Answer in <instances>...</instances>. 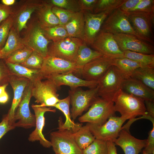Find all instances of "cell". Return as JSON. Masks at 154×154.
<instances>
[{
	"label": "cell",
	"instance_id": "6da1fadb",
	"mask_svg": "<svg viewBox=\"0 0 154 154\" xmlns=\"http://www.w3.org/2000/svg\"><path fill=\"white\" fill-rule=\"evenodd\" d=\"M112 101L115 112H119L121 116L129 120L147 114L143 100L121 89L115 95Z\"/></svg>",
	"mask_w": 154,
	"mask_h": 154
},
{
	"label": "cell",
	"instance_id": "7a4b0ae2",
	"mask_svg": "<svg viewBox=\"0 0 154 154\" xmlns=\"http://www.w3.org/2000/svg\"><path fill=\"white\" fill-rule=\"evenodd\" d=\"M22 38L25 46L32 49L43 58L48 55V47L52 41L43 34L42 29L35 17H33L24 30Z\"/></svg>",
	"mask_w": 154,
	"mask_h": 154
},
{
	"label": "cell",
	"instance_id": "3957f363",
	"mask_svg": "<svg viewBox=\"0 0 154 154\" xmlns=\"http://www.w3.org/2000/svg\"><path fill=\"white\" fill-rule=\"evenodd\" d=\"M126 78L124 74L117 67L112 65L98 81L97 86L98 96L113 101L115 95L121 89Z\"/></svg>",
	"mask_w": 154,
	"mask_h": 154
},
{
	"label": "cell",
	"instance_id": "277c9868",
	"mask_svg": "<svg viewBox=\"0 0 154 154\" xmlns=\"http://www.w3.org/2000/svg\"><path fill=\"white\" fill-rule=\"evenodd\" d=\"M62 119L60 117L58 130L50 134V143L53 150L58 154H82V151L76 143L73 133L62 127Z\"/></svg>",
	"mask_w": 154,
	"mask_h": 154
},
{
	"label": "cell",
	"instance_id": "5b68a950",
	"mask_svg": "<svg viewBox=\"0 0 154 154\" xmlns=\"http://www.w3.org/2000/svg\"><path fill=\"white\" fill-rule=\"evenodd\" d=\"M114 105L113 101L98 97L88 111L79 118L78 120L81 123L103 124L110 117L115 116Z\"/></svg>",
	"mask_w": 154,
	"mask_h": 154
},
{
	"label": "cell",
	"instance_id": "8992f818",
	"mask_svg": "<svg viewBox=\"0 0 154 154\" xmlns=\"http://www.w3.org/2000/svg\"><path fill=\"white\" fill-rule=\"evenodd\" d=\"M98 93V86L86 90L80 87L70 89L69 96L71 105V116L73 120L91 106L99 97Z\"/></svg>",
	"mask_w": 154,
	"mask_h": 154
},
{
	"label": "cell",
	"instance_id": "52a82bcc",
	"mask_svg": "<svg viewBox=\"0 0 154 154\" xmlns=\"http://www.w3.org/2000/svg\"><path fill=\"white\" fill-rule=\"evenodd\" d=\"M33 83L32 97L40 106L53 107L60 100L57 92L58 88L52 80L46 79Z\"/></svg>",
	"mask_w": 154,
	"mask_h": 154
},
{
	"label": "cell",
	"instance_id": "ba28073f",
	"mask_svg": "<svg viewBox=\"0 0 154 154\" xmlns=\"http://www.w3.org/2000/svg\"><path fill=\"white\" fill-rule=\"evenodd\" d=\"M33 86V83L30 81L25 88L16 110L13 119L16 127L29 129L35 126V116L31 113L29 107Z\"/></svg>",
	"mask_w": 154,
	"mask_h": 154
},
{
	"label": "cell",
	"instance_id": "9c48e42d",
	"mask_svg": "<svg viewBox=\"0 0 154 154\" xmlns=\"http://www.w3.org/2000/svg\"><path fill=\"white\" fill-rule=\"evenodd\" d=\"M130 21L119 8L114 11L105 20L101 30L113 34L125 33L131 34L142 40L136 32Z\"/></svg>",
	"mask_w": 154,
	"mask_h": 154
},
{
	"label": "cell",
	"instance_id": "30bf717a",
	"mask_svg": "<svg viewBox=\"0 0 154 154\" xmlns=\"http://www.w3.org/2000/svg\"><path fill=\"white\" fill-rule=\"evenodd\" d=\"M128 119L127 117L121 116H113L101 125L89 123L86 124L96 138L113 141L118 137L123 124Z\"/></svg>",
	"mask_w": 154,
	"mask_h": 154
},
{
	"label": "cell",
	"instance_id": "8fae6325",
	"mask_svg": "<svg viewBox=\"0 0 154 154\" xmlns=\"http://www.w3.org/2000/svg\"><path fill=\"white\" fill-rule=\"evenodd\" d=\"M83 42L80 39L69 37L52 42L48 45L47 55L74 62L78 50Z\"/></svg>",
	"mask_w": 154,
	"mask_h": 154
},
{
	"label": "cell",
	"instance_id": "7c38bea8",
	"mask_svg": "<svg viewBox=\"0 0 154 154\" xmlns=\"http://www.w3.org/2000/svg\"><path fill=\"white\" fill-rule=\"evenodd\" d=\"M43 3L44 0H22L17 3L14 8H13V26L19 35L27 28L28 21L32 13Z\"/></svg>",
	"mask_w": 154,
	"mask_h": 154
},
{
	"label": "cell",
	"instance_id": "4fadbf2b",
	"mask_svg": "<svg viewBox=\"0 0 154 154\" xmlns=\"http://www.w3.org/2000/svg\"><path fill=\"white\" fill-rule=\"evenodd\" d=\"M106 57L114 59L123 57V52L120 49L114 35L100 30L90 46Z\"/></svg>",
	"mask_w": 154,
	"mask_h": 154
},
{
	"label": "cell",
	"instance_id": "5bb4252c",
	"mask_svg": "<svg viewBox=\"0 0 154 154\" xmlns=\"http://www.w3.org/2000/svg\"><path fill=\"white\" fill-rule=\"evenodd\" d=\"M114 10L106 11L98 14L83 12L85 19L83 40L87 45L91 46L92 44L104 21Z\"/></svg>",
	"mask_w": 154,
	"mask_h": 154
},
{
	"label": "cell",
	"instance_id": "9a60e30c",
	"mask_svg": "<svg viewBox=\"0 0 154 154\" xmlns=\"http://www.w3.org/2000/svg\"><path fill=\"white\" fill-rule=\"evenodd\" d=\"M40 72L44 79L50 75L69 72L78 73L75 63L58 57L47 56L44 58Z\"/></svg>",
	"mask_w": 154,
	"mask_h": 154
},
{
	"label": "cell",
	"instance_id": "2e32d148",
	"mask_svg": "<svg viewBox=\"0 0 154 154\" xmlns=\"http://www.w3.org/2000/svg\"><path fill=\"white\" fill-rule=\"evenodd\" d=\"M112 65V59L102 56L86 63L78 73L84 80L98 81Z\"/></svg>",
	"mask_w": 154,
	"mask_h": 154
},
{
	"label": "cell",
	"instance_id": "e0dca14e",
	"mask_svg": "<svg viewBox=\"0 0 154 154\" xmlns=\"http://www.w3.org/2000/svg\"><path fill=\"white\" fill-rule=\"evenodd\" d=\"M120 50L122 51L129 50L146 54H153L154 46L133 35L127 34H113Z\"/></svg>",
	"mask_w": 154,
	"mask_h": 154
},
{
	"label": "cell",
	"instance_id": "ac0fdd59",
	"mask_svg": "<svg viewBox=\"0 0 154 154\" xmlns=\"http://www.w3.org/2000/svg\"><path fill=\"white\" fill-rule=\"evenodd\" d=\"M125 13L132 23L134 30L142 40L153 44V28L154 15Z\"/></svg>",
	"mask_w": 154,
	"mask_h": 154
},
{
	"label": "cell",
	"instance_id": "d6986e66",
	"mask_svg": "<svg viewBox=\"0 0 154 154\" xmlns=\"http://www.w3.org/2000/svg\"><path fill=\"white\" fill-rule=\"evenodd\" d=\"M32 108L34 111L36 117L35 129L29 135L28 139L31 142L39 141L44 147L48 148L52 146L50 142L47 140L42 133V131L45 125L44 114L46 112H55V109L50 107L40 106L37 104H32Z\"/></svg>",
	"mask_w": 154,
	"mask_h": 154
},
{
	"label": "cell",
	"instance_id": "ffe728a7",
	"mask_svg": "<svg viewBox=\"0 0 154 154\" xmlns=\"http://www.w3.org/2000/svg\"><path fill=\"white\" fill-rule=\"evenodd\" d=\"M113 142L122 149L125 154H139L145 146L147 139H137L130 132L122 129L118 137Z\"/></svg>",
	"mask_w": 154,
	"mask_h": 154
},
{
	"label": "cell",
	"instance_id": "44dd1931",
	"mask_svg": "<svg viewBox=\"0 0 154 154\" xmlns=\"http://www.w3.org/2000/svg\"><path fill=\"white\" fill-rule=\"evenodd\" d=\"M44 79H48L53 81L58 88L62 85L69 86L70 89L81 87L92 88L96 87L98 81H88L80 78L72 72L55 74L46 76Z\"/></svg>",
	"mask_w": 154,
	"mask_h": 154
},
{
	"label": "cell",
	"instance_id": "7402d4cb",
	"mask_svg": "<svg viewBox=\"0 0 154 154\" xmlns=\"http://www.w3.org/2000/svg\"><path fill=\"white\" fill-rule=\"evenodd\" d=\"M30 81L25 77L11 74L10 76L9 83L13 90L14 96L11 107L7 115L9 120L13 123V118L16 110L21 99L24 90Z\"/></svg>",
	"mask_w": 154,
	"mask_h": 154
},
{
	"label": "cell",
	"instance_id": "603a6c76",
	"mask_svg": "<svg viewBox=\"0 0 154 154\" xmlns=\"http://www.w3.org/2000/svg\"><path fill=\"white\" fill-rule=\"evenodd\" d=\"M121 89L143 100L154 101V90L131 77L126 78Z\"/></svg>",
	"mask_w": 154,
	"mask_h": 154
},
{
	"label": "cell",
	"instance_id": "cb8c5ba5",
	"mask_svg": "<svg viewBox=\"0 0 154 154\" xmlns=\"http://www.w3.org/2000/svg\"><path fill=\"white\" fill-rule=\"evenodd\" d=\"M52 7L44 0L43 4L35 11V17L41 27L60 25L58 19L52 11Z\"/></svg>",
	"mask_w": 154,
	"mask_h": 154
},
{
	"label": "cell",
	"instance_id": "d4e9b609",
	"mask_svg": "<svg viewBox=\"0 0 154 154\" xmlns=\"http://www.w3.org/2000/svg\"><path fill=\"white\" fill-rule=\"evenodd\" d=\"M25 47L22 38L13 26L5 45L0 50L1 59L5 60L14 52Z\"/></svg>",
	"mask_w": 154,
	"mask_h": 154
},
{
	"label": "cell",
	"instance_id": "484cf974",
	"mask_svg": "<svg viewBox=\"0 0 154 154\" xmlns=\"http://www.w3.org/2000/svg\"><path fill=\"white\" fill-rule=\"evenodd\" d=\"M84 25V13L81 11L76 13L64 27L68 37L78 38L83 40Z\"/></svg>",
	"mask_w": 154,
	"mask_h": 154
},
{
	"label": "cell",
	"instance_id": "4316f807",
	"mask_svg": "<svg viewBox=\"0 0 154 154\" xmlns=\"http://www.w3.org/2000/svg\"><path fill=\"white\" fill-rule=\"evenodd\" d=\"M70 97L68 96L63 99H60L59 101L54 105L53 107L61 111L65 115L66 119L64 123L62 122V127L74 133L80 128L82 124V123H75L71 119L70 110Z\"/></svg>",
	"mask_w": 154,
	"mask_h": 154
},
{
	"label": "cell",
	"instance_id": "83f0119b",
	"mask_svg": "<svg viewBox=\"0 0 154 154\" xmlns=\"http://www.w3.org/2000/svg\"><path fill=\"white\" fill-rule=\"evenodd\" d=\"M5 63L11 74L26 78L33 83L44 79L40 70L30 69L20 64Z\"/></svg>",
	"mask_w": 154,
	"mask_h": 154
},
{
	"label": "cell",
	"instance_id": "f1b7e54d",
	"mask_svg": "<svg viewBox=\"0 0 154 154\" xmlns=\"http://www.w3.org/2000/svg\"><path fill=\"white\" fill-rule=\"evenodd\" d=\"M84 42L80 46L74 61L78 72L86 63L91 60L102 56L98 52L91 49Z\"/></svg>",
	"mask_w": 154,
	"mask_h": 154
},
{
	"label": "cell",
	"instance_id": "f546056e",
	"mask_svg": "<svg viewBox=\"0 0 154 154\" xmlns=\"http://www.w3.org/2000/svg\"><path fill=\"white\" fill-rule=\"evenodd\" d=\"M112 65L115 66L125 77H131L134 71L140 67H146L143 65L126 58L112 59Z\"/></svg>",
	"mask_w": 154,
	"mask_h": 154
},
{
	"label": "cell",
	"instance_id": "4dcf8cb0",
	"mask_svg": "<svg viewBox=\"0 0 154 154\" xmlns=\"http://www.w3.org/2000/svg\"><path fill=\"white\" fill-rule=\"evenodd\" d=\"M131 77L140 81L154 90V67L139 68L134 71Z\"/></svg>",
	"mask_w": 154,
	"mask_h": 154
},
{
	"label": "cell",
	"instance_id": "1f68e13d",
	"mask_svg": "<svg viewBox=\"0 0 154 154\" xmlns=\"http://www.w3.org/2000/svg\"><path fill=\"white\" fill-rule=\"evenodd\" d=\"M73 136L76 144L82 150L88 147L96 139L87 124L73 133Z\"/></svg>",
	"mask_w": 154,
	"mask_h": 154
},
{
	"label": "cell",
	"instance_id": "d6a6232c",
	"mask_svg": "<svg viewBox=\"0 0 154 154\" xmlns=\"http://www.w3.org/2000/svg\"><path fill=\"white\" fill-rule=\"evenodd\" d=\"M123 57L139 63L145 66L154 67V54H146L129 50L123 51Z\"/></svg>",
	"mask_w": 154,
	"mask_h": 154
},
{
	"label": "cell",
	"instance_id": "836d02e7",
	"mask_svg": "<svg viewBox=\"0 0 154 154\" xmlns=\"http://www.w3.org/2000/svg\"><path fill=\"white\" fill-rule=\"evenodd\" d=\"M41 28L45 37L48 40L53 42L58 41L68 37L64 26L59 25Z\"/></svg>",
	"mask_w": 154,
	"mask_h": 154
},
{
	"label": "cell",
	"instance_id": "e575fe53",
	"mask_svg": "<svg viewBox=\"0 0 154 154\" xmlns=\"http://www.w3.org/2000/svg\"><path fill=\"white\" fill-rule=\"evenodd\" d=\"M125 0H98L93 13L98 14L105 11L114 10L119 8Z\"/></svg>",
	"mask_w": 154,
	"mask_h": 154
},
{
	"label": "cell",
	"instance_id": "d590c367",
	"mask_svg": "<svg viewBox=\"0 0 154 154\" xmlns=\"http://www.w3.org/2000/svg\"><path fill=\"white\" fill-rule=\"evenodd\" d=\"M82 151V154H108L107 141L96 138Z\"/></svg>",
	"mask_w": 154,
	"mask_h": 154
},
{
	"label": "cell",
	"instance_id": "8d00e7d4",
	"mask_svg": "<svg viewBox=\"0 0 154 154\" xmlns=\"http://www.w3.org/2000/svg\"><path fill=\"white\" fill-rule=\"evenodd\" d=\"M33 52L32 49L25 47L14 52L4 60L5 63L20 64L24 62Z\"/></svg>",
	"mask_w": 154,
	"mask_h": 154
},
{
	"label": "cell",
	"instance_id": "74e56055",
	"mask_svg": "<svg viewBox=\"0 0 154 154\" xmlns=\"http://www.w3.org/2000/svg\"><path fill=\"white\" fill-rule=\"evenodd\" d=\"M125 13L154 15V0H141L134 8Z\"/></svg>",
	"mask_w": 154,
	"mask_h": 154
},
{
	"label": "cell",
	"instance_id": "f35d334b",
	"mask_svg": "<svg viewBox=\"0 0 154 154\" xmlns=\"http://www.w3.org/2000/svg\"><path fill=\"white\" fill-rule=\"evenodd\" d=\"M45 1L52 7L60 8L74 13L81 11L78 0H48Z\"/></svg>",
	"mask_w": 154,
	"mask_h": 154
},
{
	"label": "cell",
	"instance_id": "ab89813d",
	"mask_svg": "<svg viewBox=\"0 0 154 154\" xmlns=\"http://www.w3.org/2000/svg\"><path fill=\"white\" fill-rule=\"evenodd\" d=\"M13 23L14 17L12 14L0 25V50L5 45Z\"/></svg>",
	"mask_w": 154,
	"mask_h": 154
},
{
	"label": "cell",
	"instance_id": "60d3db41",
	"mask_svg": "<svg viewBox=\"0 0 154 154\" xmlns=\"http://www.w3.org/2000/svg\"><path fill=\"white\" fill-rule=\"evenodd\" d=\"M43 60L42 56L33 51L24 62L20 64L30 69L40 70Z\"/></svg>",
	"mask_w": 154,
	"mask_h": 154
},
{
	"label": "cell",
	"instance_id": "b9f144b4",
	"mask_svg": "<svg viewBox=\"0 0 154 154\" xmlns=\"http://www.w3.org/2000/svg\"><path fill=\"white\" fill-rule=\"evenodd\" d=\"M52 11L58 19L60 25L64 26L71 20L76 13L54 6L52 7Z\"/></svg>",
	"mask_w": 154,
	"mask_h": 154
},
{
	"label": "cell",
	"instance_id": "7bdbcfd3",
	"mask_svg": "<svg viewBox=\"0 0 154 154\" xmlns=\"http://www.w3.org/2000/svg\"><path fill=\"white\" fill-rule=\"evenodd\" d=\"M11 74L4 60H0V86L9 84Z\"/></svg>",
	"mask_w": 154,
	"mask_h": 154
},
{
	"label": "cell",
	"instance_id": "ee69618b",
	"mask_svg": "<svg viewBox=\"0 0 154 154\" xmlns=\"http://www.w3.org/2000/svg\"><path fill=\"white\" fill-rule=\"evenodd\" d=\"M15 127L14 124L9 119L7 114L4 115L0 123V139L6 133Z\"/></svg>",
	"mask_w": 154,
	"mask_h": 154
},
{
	"label": "cell",
	"instance_id": "f6af8a7d",
	"mask_svg": "<svg viewBox=\"0 0 154 154\" xmlns=\"http://www.w3.org/2000/svg\"><path fill=\"white\" fill-rule=\"evenodd\" d=\"M98 0H78L81 11L93 13L94 9Z\"/></svg>",
	"mask_w": 154,
	"mask_h": 154
},
{
	"label": "cell",
	"instance_id": "bcb514c9",
	"mask_svg": "<svg viewBox=\"0 0 154 154\" xmlns=\"http://www.w3.org/2000/svg\"><path fill=\"white\" fill-rule=\"evenodd\" d=\"M143 151L149 154H154V125L149 132L146 145Z\"/></svg>",
	"mask_w": 154,
	"mask_h": 154
},
{
	"label": "cell",
	"instance_id": "7dc6e473",
	"mask_svg": "<svg viewBox=\"0 0 154 154\" xmlns=\"http://www.w3.org/2000/svg\"><path fill=\"white\" fill-rule=\"evenodd\" d=\"M13 13V7L0 3V25Z\"/></svg>",
	"mask_w": 154,
	"mask_h": 154
},
{
	"label": "cell",
	"instance_id": "c3c4849f",
	"mask_svg": "<svg viewBox=\"0 0 154 154\" xmlns=\"http://www.w3.org/2000/svg\"><path fill=\"white\" fill-rule=\"evenodd\" d=\"M141 0H125L119 8L122 12L126 13L134 8Z\"/></svg>",
	"mask_w": 154,
	"mask_h": 154
},
{
	"label": "cell",
	"instance_id": "681fc988",
	"mask_svg": "<svg viewBox=\"0 0 154 154\" xmlns=\"http://www.w3.org/2000/svg\"><path fill=\"white\" fill-rule=\"evenodd\" d=\"M144 103L147 114L154 118V101L145 100Z\"/></svg>",
	"mask_w": 154,
	"mask_h": 154
},
{
	"label": "cell",
	"instance_id": "f907efd6",
	"mask_svg": "<svg viewBox=\"0 0 154 154\" xmlns=\"http://www.w3.org/2000/svg\"><path fill=\"white\" fill-rule=\"evenodd\" d=\"M108 154H118L116 144L111 141H107Z\"/></svg>",
	"mask_w": 154,
	"mask_h": 154
},
{
	"label": "cell",
	"instance_id": "816d5d0a",
	"mask_svg": "<svg viewBox=\"0 0 154 154\" xmlns=\"http://www.w3.org/2000/svg\"><path fill=\"white\" fill-rule=\"evenodd\" d=\"M9 99V95L6 92L0 96V104H5L8 101Z\"/></svg>",
	"mask_w": 154,
	"mask_h": 154
},
{
	"label": "cell",
	"instance_id": "f5cc1de1",
	"mask_svg": "<svg viewBox=\"0 0 154 154\" xmlns=\"http://www.w3.org/2000/svg\"><path fill=\"white\" fill-rule=\"evenodd\" d=\"M16 1V0H1L2 3L5 5L10 6L14 5Z\"/></svg>",
	"mask_w": 154,
	"mask_h": 154
},
{
	"label": "cell",
	"instance_id": "db71d44e",
	"mask_svg": "<svg viewBox=\"0 0 154 154\" xmlns=\"http://www.w3.org/2000/svg\"><path fill=\"white\" fill-rule=\"evenodd\" d=\"M8 84H7L0 86V96L6 92V89Z\"/></svg>",
	"mask_w": 154,
	"mask_h": 154
},
{
	"label": "cell",
	"instance_id": "11a10c76",
	"mask_svg": "<svg viewBox=\"0 0 154 154\" xmlns=\"http://www.w3.org/2000/svg\"><path fill=\"white\" fill-rule=\"evenodd\" d=\"M142 154H149L146 153L145 151H143Z\"/></svg>",
	"mask_w": 154,
	"mask_h": 154
},
{
	"label": "cell",
	"instance_id": "9f6ffc18",
	"mask_svg": "<svg viewBox=\"0 0 154 154\" xmlns=\"http://www.w3.org/2000/svg\"><path fill=\"white\" fill-rule=\"evenodd\" d=\"M1 59V54L0 50V60Z\"/></svg>",
	"mask_w": 154,
	"mask_h": 154
},
{
	"label": "cell",
	"instance_id": "6f0895ef",
	"mask_svg": "<svg viewBox=\"0 0 154 154\" xmlns=\"http://www.w3.org/2000/svg\"><path fill=\"white\" fill-rule=\"evenodd\" d=\"M55 154H57V153H55Z\"/></svg>",
	"mask_w": 154,
	"mask_h": 154
}]
</instances>
